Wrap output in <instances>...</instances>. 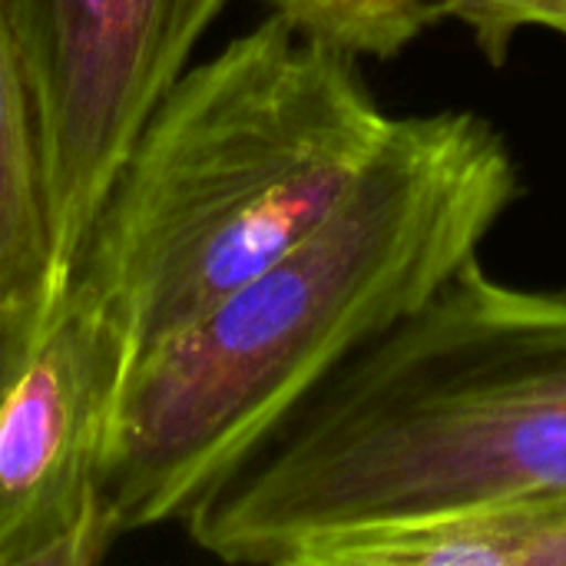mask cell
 Segmentation results:
<instances>
[{
  "instance_id": "6da1fadb",
  "label": "cell",
  "mask_w": 566,
  "mask_h": 566,
  "mask_svg": "<svg viewBox=\"0 0 566 566\" xmlns=\"http://www.w3.org/2000/svg\"><path fill=\"white\" fill-rule=\"evenodd\" d=\"M521 189L488 116H395L318 229L202 318L136 352L106 464L119 534L186 521L335 371L478 259Z\"/></svg>"
},
{
  "instance_id": "7a4b0ae2",
  "label": "cell",
  "mask_w": 566,
  "mask_h": 566,
  "mask_svg": "<svg viewBox=\"0 0 566 566\" xmlns=\"http://www.w3.org/2000/svg\"><path fill=\"white\" fill-rule=\"evenodd\" d=\"M566 494V289L464 262L365 345L182 524L245 566Z\"/></svg>"
},
{
  "instance_id": "3957f363",
  "label": "cell",
  "mask_w": 566,
  "mask_h": 566,
  "mask_svg": "<svg viewBox=\"0 0 566 566\" xmlns=\"http://www.w3.org/2000/svg\"><path fill=\"white\" fill-rule=\"evenodd\" d=\"M358 60L269 13L192 63L126 153L76 255L149 348L295 249L391 133Z\"/></svg>"
},
{
  "instance_id": "277c9868",
  "label": "cell",
  "mask_w": 566,
  "mask_h": 566,
  "mask_svg": "<svg viewBox=\"0 0 566 566\" xmlns=\"http://www.w3.org/2000/svg\"><path fill=\"white\" fill-rule=\"evenodd\" d=\"M136 352L73 272L0 308V566H93L123 537L106 464Z\"/></svg>"
},
{
  "instance_id": "5b68a950",
  "label": "cell",
  "mask_w": 566,
  "mask_h": 566,
  "mask_svg": "<svg viewBox=\"0 0 566 566\" xmlns=\"http://www.w3.org/2000/svg\"><path fill=\"white\" fill-rule=\"evenodd\" d=\"M229 0H10L50 182L60 272L76 255L139 129L192 66Z\"/></svg>"
},
{
  "instance_id": "8992f818",
  "label": "cell",
  "mask_w": 566,
  "mask_h": 566,
  "mask_svg": "<svg viewBox=\"0 0 566 566\" xmlns=\"http://www.w3.org/2000/svg\"><path fill=\"white\" fill-rule=\"evenodd\" d=\"M63 279L36 103L10 0H0V308L23 305Z\"/></svg>"
},
{
  "instance_id": "52a82bcc",
  "label": "cell",
  "mask_w": 566,
  "mask_h": 566,
  "mask_svg": "<svg viewBox=\"0 0 566 566\" xmlns=\"http://www.w3.org/2000/svg\"><path fill=\"white\" fill-rule=\"evenodd\" d=\"M298 566H566V494L338 537Z\"/></svg>"
},
{
  "instance_id": "ba28073f",
  "label": "cell",
  "mask_w": 566,
  "mask_h": 566,
  "mask_svg": "<svg viewBox=\"0 0 566 566\" xmlns=\"http://www.w3.org/2000/svg\"><path fill=\"white\" fill-rule=\"evenodd\" d=\"M302 36L355 60H395L441 17L434 0H265Z\"/></svg>"
},
{
  "instance_id": "9c48e42d",
  "label": "cell",
  "mask_w": 566,
  "mask_h": 566,
  "mask_svg": "<svg viewBox=\"0 0 566 566\" xmlns=\"http://www.w3.org/2000/svg\"><path fill=\"white\" fill-rule=\"evenodd\" d=\"M441 17L461 20L491 66H504L524 30L544 27L566 36V0H434Z\"/></svg>"
}]
</instances>
